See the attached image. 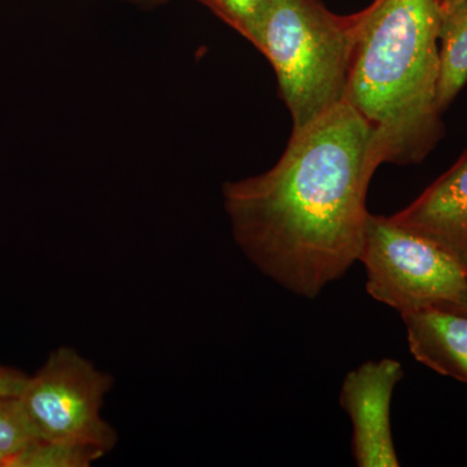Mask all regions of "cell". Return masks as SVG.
Listing matches in <instances>:
<instances>
[{"label":"cell","mask_w":467,"mask_h":467,"mask_svg":"<svg viewBox=\"0 0 467 467\" xmlns=\"http://www.w3.org/2000/svg\"><path fill=\"white\" fill-rule=\"evenodd\" d=\"M356 16H337L318 0H270L254 46L269 60L292 133L346 101Z\"/></svg>","instance_id":"obj_3"},{"label":"cell","mask_w":467,"mask_h":467,"mask_svg":"<svg viewBox=\"0 0 467 467\" xmlns=\"http://www.w3.org/2000/svg\"><path fill=\"white\" fill-rule=\"evenodd\" d=\"M128 2L140 3V5H158V3L167 2V0H128Z\"/></svg>","instance_id":"obj_15"},{"label":"cell","mask_w":467,"mask_h":467,"mask_svg":"<svg viewBox=\"0 0 467 467\" xmlns=\"http://www.w3.org/2000/svg\"><path fill=\"white\" fill-rule=\"evenodd\" d=\"M467 2V0H439L441 7H451V5H460V3Z\"/></svg>","instance_id":"obj_14"},{"label":"cell","mask_w":467,"mask_h":467,"mask_svg":"<svg viewBox=\"0 0 467 467\" xmlns=\"http://www.w3.org/2000/svg\"><path fill=\"white\" fill-rule=\"evenodd\" d=\"M113 383L110 374L75 348L60 347L27 378L18 400L38 439L94 445L109 453L119 435L101 409Z\"/></svg>","instance_id":"obj_5"},{"label":"cell","mask_w":467,"mask_h":467,"mask_svg":"<svg viewBox=\"0 0 467 467\" xmlns=\"http://www.w3.org/2000/svg\"><path fill=\"white\" fill-rule=\"evenodd\" d=\"M379 165L373 130L343 101L291 133L275 167L225 183L236 244L276 285L315 299L358 261Z\"/></svg>","instance_id":"obj_1"},{"label":"cell","mask_w":467,"mask_h":467,"mask_svg":"<svg viewBox=\"0 0 467 467\" xmlns=\"http://www.w3.org/2000/svg\"><path fill=\"white\" fill-rule=\"evenodd\" d=\"M466 315H467V309H466Z\"/></svg>","instance_id":"obj_16"},{"label":"cell","mask_w":467,"mask_h":467,"mask_svg":"<svg viewBox=\"0 0 467 467\" xmlns=\"http://www.w3.org/2000/svg\"><path fill=\"white\" fill-rule=\"evenodd\" d=\"M38 441L23 405L16 398L0 396V466H5L27 445Z\"/></svg>","instance_id":"obj_11"},{"label":"cell","mask_w":467,"mask_h":467,"mask_svg":"<svg viewBox=\"0 0 467 467\" xmlns=\"http://www.w3.org/2000/svg\"><path fill=\"white\" fill-rule=\"evenodd\" d=\"M389 217L434 242L467 270V149L416 201Z\"/></svg>","instance_id":"obj_7"},{"label":"cell","mask_w":467,"mask_h":467,"mask_svg":"<svg viewBox=\"0 0 467 467\" xmlns=\"http://www.w3.org/2000/svg\"><path fill=\"white\" fill-rule=\"evenodd\" d=\"M27 377L14 368L0 367V396L16 398L26 386Z\"/></svg>","instance_id":"obj_13"},{"label":"cell","mask_w":467,"mask_h":467,"mask_svg":"<svg viewBox=\"0 0 467 467\" xmlns=\"http://www.w3.org/2000/svg\"><path fill=\"white\" fill-rule=\"evenodd\" d=\"M438 103L444 113L467 82V2L441 7Z\"/></svg>","instance_id":"obj_9"},{"label":"cell","mask_w":467,"mask_h":467,"mask_svg":"<svg viewBox=\"0 0 467 467\" xmlns=\"http://www.w3.org/2000/svg\"><path fill=\"white\" fill-rule=\"evenodd\" d=\"M409 350L420 364L467 384V315L430 308L401 316Z\"/></svg>","instance_id":"obj_8"},{"label":"cell","mask_w":467,"mask_h":467,"mask_svg":"<svg viewBox=\"0 0 467 467\" xmlns=\"http://www.w3.org/2000/svg\"><path fill=\"white\" fill-rule=\"evenodd\" d=\"M254 45L270 0H198Z\"/></svg>","instance_id":"obj_12"},{"label":"cell","mask_w":467,"mask_h":467,"mask_svg":"<svg viewBox=\"0 0 467 467\" xmlns=\"http://www.w3.org/2000/svg\"><path fill=\"white\" fill-rule=\"evenodd\" d=\"M368 294L400 316L442 308L466 313L467 270L434 242L368 214L358 256Z\"/></svg>","instance_id":"obj_4"},{"label":"cell","mask_w":467,"mask_h":467,"mask_svg":"<svg viewBox=\"0 0 467 467\" xmlns=\"http://www.w3.org/2000/svg\"><path fill=\"white\" fill-rule=\"evenodd\" d=\"M404 377L393 358L364 362L344 378L339 402L352 423V456L358 467H398L393 444L391 402Z\"/></svg>","instance_id":"obj_6"},{"label":"cell","mask_w":467,"mask_h":467,"mask_svg":"<svg viewBox=\"0 0 467 467\" xmlns=\"http://www.w3.org/2000/svg\"><path fill=\"white\" fill-rule=\"evenodd\" d=\"M346 101L373 130L380 161L422 162L444 135L438 103L439 0H373L355 14Z\"/></svg>","instance_id":"obj_2"},{"label":"cell","mask_w":467,"mask_h":467,"mask_svg":"<svg viewBox=\"0 0 467 467\" xmlns=\"http://www.w3.org/2000/svg\"><path fill=\"white\" fill-rule=\"evenodd\" d=\"M106 454L107 451L94 445L38 439L9 460L5 467H88Z\"/></svg>","instance_id":"obj_10"}]
</instances>
